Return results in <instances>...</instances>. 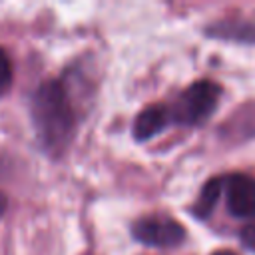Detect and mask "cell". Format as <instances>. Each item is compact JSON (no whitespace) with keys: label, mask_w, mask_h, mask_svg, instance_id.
Returning <instances> with one entry per match:
<instances>
[{"label":"cell","mask_w":255,"mask_h":255,"mask_svg":"<svg viewBox=\"0 0 255 255\" xmlns=\"http://www.w3.org/2000/svg\"><path fill=\"white\" fill-rule=\"evenodd\" d=\"M30 118L42 149L52 157L66 153L78 126V104L70 82H42L30 98Z\"/></svg>","instance_id":"obj_1"},{"label":"cell","mask_w":255,"mask_h":255,"mask_svg":"<svg viewBox=\"0 0 255 255\" xmlns=\"http://www.w3.org/2000/svg\"><path fill=\"white\" fill-rule=\"evenodd\" d=\"M221 96V88L215 82L199 80L185 88L181 96L175 100L171 110V122L179 126H199L203 124L215 110Z\"/></svg>","instance_id":"obj_2"},{"label":"cell","mask_w":255,"mask_h":255,"mask_svg":"<svg viewBox=\"0 0 255 255\" xmlns=\"http://www.w3.org/2000/svg\"><path fill=\"white\" fill-rule=\"evenodd\" d=\"M131 235L135 241H139L143 245L175 247V245L183 243L185 229L179 221H175L167 215H161V213H153V215L135 219L131 225Z\"/></svg>","instance_id":"obj_3"},{"label":"cell","mask_w":255,"mask_h":255,"mask_svg":"<svg viewBox=\"0 0 255 255\" xmlns=\"http://www.w3.org/2000/svg\"><path fill=\"white\" fill-rule=\"evenodd\" d=\"M223 189L231 215L235 217L255 215V179L251 175L233 173L229 177H223Z\"/></svg>","instance_id":"obj_4"},{"label":"cell","mask_w":255,"mask_h":255,"mask_svg":"<svg viewBox=\"0 0 255 255\" xmlns=\"http://www.w3.org/2000/svg\"><path fill=\"white\" fill-rule=\"evenodd\" d=\"M171 124V110L165 104H149L145 106L133 120V137L137 141H145L159 131H163Z\"/></svg>","instance_id":"obj_5"},{"label":"cell","mask_w":255,"mask_h":255,"mask_svg":"<svg viewBox=\"0 0 255 255\" xmlns=\"http://www.w3.org/2000/svg\"><path fill=\"white\" fill-rule=\"evenodd\" d=\"M205 34L219 40H235L255 44V22L249 20H223L205 28Z\"/></svg>","instance_id":"obj_6"},{"label":"cell","mask_w":255,"mask_h":255,"mask_svg":"<svg viewBox=\"0 0 255 255\" xmlns=\"http://www.w3.org/2000/svg\"><path fill=\"white\" fill-rule=\"evenodd\" d=\"M221 191H223V177H213V179H209V181L203 185V189H201V193H199V197H197V201H195V205H193V213H195L197 217L205 219V217L213 211V207H215V203H217Z\"/></svg>","instance_id":"obj_7"},{"label":"cell","mask_w":255,"mask_h":255,"mask_svg":"<svg viewBox=\"0 0 255 255\" xmlns=\"http://www.w3.org/2000/svg\"><path fill=\"white\" fill-rule=\"evenodd\" d=\"M12 78H14V72H12L10 56H8V52L0 46V96H4V94L10 90Z\"/></svg>","instance_id":"obj_8"},{"label":"cell","mask_w":255,"mask_h":255,"mask_svg":"<svg viewBox=\"0 0 255 255\" xmlns=\"http://www.w3.org/2000/svg\"><path fill=\"white\" fill-rule=\"evenodd\" d=\"M241 243L247 249L255 251V223H249V225H245L241 229Z\"/></svg>","instance_id":"obj_9"},{"label":"cell","mask_w":255,"mask_h":255,"mask_svg":"<svg viewBox=\"0 0 255 255\" xmlns=\"http://www.w3.org/2000/svg\"><path fill=\"white\" fill-rule=\"evenodd\" d=\"M6 207H8V199H6V195H4V193H0V217L4 215Z\"/></svg>","instance_id":"obj_10"},{"label":"cell","mask_w":255,"mask_h":255,"mask_svg":"<svg viewBox=\"0 0 255 255\" xmlns=\"http://www.w3.org/2000/svg\"><path fill=\"white\" fill-rule=\"evenodd\" d=\"M213 255H235L233 251H227V249H219V251H215Z\"/></svg>","instance_id":"obj_11"}]
</instances>
